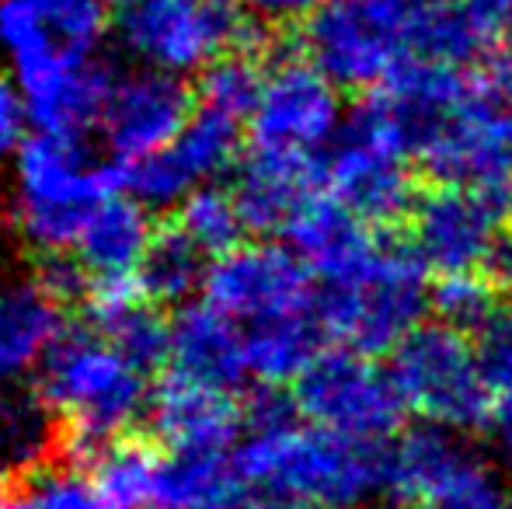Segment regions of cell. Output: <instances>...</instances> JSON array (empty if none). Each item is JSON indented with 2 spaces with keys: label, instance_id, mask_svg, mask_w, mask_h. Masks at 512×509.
Returning a JSON list of instances; mask_svg holds the SVG:
<instances>
[{
  "label": "cell",
  "instance_id": "obj_16",
  "mask_svg": "<svg viewBox=\"0 0 512 509\" xmlns=\"http://www.w3.org/2000/svg\"><path fill=\"white\" fill-rule=\"evenodd\" d=\"M147 422L154 440L171 454H230L241 433H248L244 401L230 387L192 381L175 370L154 384Z\"/></svg>",
  "mask_w": 512,
  "mask_h": 509
},
{
  "label": "cell",
  "instance_id": "obj_26",
  "mask_svg": "<svg viewBox=\"0 0 512 509\" xmlns=\"http://www.w3.org/2000/svg\"><path fill=\"white\" fill-rule=\"evenodd\" d=\"M209 255L178 224L157 231L154 245L140 265L143 290L150 304L157 307H182L192 293H203Z\"/></svg>",
  "mask_w": 512,
  "mask_h": 509
},
{
  "label": "cell",
  "instance_id": "obj_31",
  "mask_svg": "<svg viewBox=\"0 0 512 509\" xmlns=\"http://www.w3.org/2000/svg\"><path fill=\"white\" fill-rule=\"evenodd\" d=\"M102 332L147 374L171 363V321L150 300L129 311L126 318H119L115 325L102 328Z\"/></svg>",
  "mask_w": 512,
  "mask_h": 509
},
{
  "label": "cell",
  "instance_id": "obj_7",
  "mask_svg": "<svg viewBox=\"0 0 512 509\" xmlns=\"http://www.w3.org/2000/svg\"><path fill=\"white\" fill-rule=\"evenodd\" d=\"M391 374L405 405L425 422L467 433L492 419L495 381L471 335L450 321L411 328L391 349Z\"/></svg>",
  "mask_w": 512,
  "mask_h": 509
},
{
  "label": "cell",
  "instance_id": "obj_13",
  "mask_svg": "<svg viewBox=\"0 0 512 509\" xmlns=\"http://www.w3.org/2000/svg\"><path fill=\"white\" fill-rule=\"evenodd\" d=\"M509 196L471 185L439 182L418 196L411 210V248L436 276L488 269L495 245L502 238V213Z\"/></svg>",
  "mask_w": 512,
  "mask_h": 509
},
{
  "label": "cell",
  "instance_id": "obj_8",
  "mask_svg": "<svg viewBox=\"0 0 512 509\" xmlns=\"http://www.w3.org/2000/svg\"><path fill=\"white\" fill-rule=\"evenodd\" d=\"M300 46L338 88H380L411 60V0H324Z\"/></svg>",
  "mask_w": 512,
  "mask_h": 509
},
{
  "label": "cell",
  "instance_id": "obj_39",
  "mask_svg": "<svg viewBox=\"0 0 512 509\" xmlns=\"http://www.w3.org/2000/svg\"><path fill=\"white\" fill-rule=\"evenodd\" d=\"M241 4L265 25H297V21L304 25L324 0H241Z\"/></svg>",
  "mask_w": 512,
  "mask_h": 509
},
{
  "label": "cell",
  "instance_id": "obj_10",
  "mask_svg": "<svg viewBox=\"0 0 512 509\" xmlns=\"http://www.w3.org/2000/svg\"><path fill=\"white\" fill-rule=\"evenodd\" d=\"M7 63L18 88L25 91L35 129L88 136L91 129L102 126L119 74L105 60H98L95 49L67 46L60 35H53L49 42Z\"/></svg>",
  "mask_w": 512,
  "mask_h": 509
},
{
  "label": "cell",
  "instance_id": "obj_47",
  "mask_svg": "<svg viewBox=\"0 0 512 509\" xmlns=\"http://www.w3.org/2000/svg\"><path fill=\"white\" fill-rule=\"evenodd\" d=\"M509 509H512V506H509Z\"/></svg>",
  "mask_w": 512,
  "mask_h": 509
},
{
  "label": "cell",
  "instance_id": "obj_4",
  "mask_svg": "<svg viewBox=\"0 0 512 509\" xmlns=\"http://www.w3.org/2000/svg\"><path fill=\"white\" fill-rule=\"evenodd\" d=\"M234 464L251 485L300 499L310 509H356L384 489V447L314 422L251 429L234 450Z\"/></svg>",
  "mask_w": 512,
  "mask_h": 509
},
{
  "label": "cell",
  "instance_id": "obj_18",
  "mask_svg": "<svg viewBox=\"0 0 512 509\" xmlns=\"http://www.w3.org/2000/svg\"><path fill=\"white\" fill-rule=\"evenodd\" d=\"M328 185V164L321 154H297L251 143L234 168V199L248 231H286L290 220Z\"/></svg>",
  "mask_w": 512,
  "mask_h": 509
},
{
  "label": "cell",
  "instance_id": "obj_40",
  "mask_svg": "<svg viewBox=\"0 0 512 509\" xmlns=\"http://www.w3.org/2000/svg\"><path fill=\"white\" fill-rule=\"evenodd\" d=\"M457 11H464L471 21H478L495 42L509 32L512 21V0H450Z\"/></svg>",
  "mask_w": 512,
  "mask_h": 509
},
{
  "label": "cell",
  "instance_id": "obj_46",
  "mask_svg": "<svg viewBox=\"0 0 512 509\" xmlns=\"http://www.w3.org/2000/svg\"><path fill=\"white\" fill-rule=\"evenodd\" d=\"M112 4H129V0H112Z\"/></svg>",
  "mask_w": 512,
  "mask_h": 509
},
{
  "label": "cell",
  "instance_id": "obj_23",
  "mask_svg": "<svg viewBox=\"0 0 512 509\" xmlns=\"http://www.w3.org/2000/svg\"><path fill=\"white\" fill-rule=\"evenodd\" d=\"M321 321L317 311L290 314V318L258 321L244 325V353H248V374L258 384H293L321 353Z\"/></svg>",
  "mask_w": 512,
  "mask_h": 509
},
{
  "label": "cell",
  "instance_id": "obj_28",
  "mask_svg": "<svg viewBox=\"0 0 512 509\" xmlns=\"http://www.w3.org/2000/svg\"><path fill=\"white\" fill-rule=\"evenodd\" d=\"M175 224L182 227L209 258L241 245L244 231H248V224H244V217H241V206H237V199H234V189H220L216 182L199 185L192 196H185L182 203H178Z\"/></svg>",
  "mask_w": 512,
  "mask_h": 509
},
{
  "label": "cell",
  "instance_id": "obj_6",
  "mask_svg": "<svg viewBox=\"0 0 512 509\" xmlns=\"http://www.w3.org/2000/svg\"><path fill=\"white\" fill-rule=\"evenodd\" d=\"M112 35L136 67L199 77L227 53H258L265 21L241 0H129L112 18Z\"/></svg>",
  "mask_w": 512,
  "mask_h": 509
},
{
  "label": "cell",
  "instance_id": "obj_38",
  "mask_svg": "<svg viewBox=\"0 0 512 509\" xmlns=\"http://www.w3.org/2000/svg\"><path fill=\"white\" fill-rule=\"evenodd\" d=\"M32 112H28L25 91L18 88L14 77L0 74V157L18 154V147L32 133Z\"/></svg>",
  "mask_w": 512,
  "mask_h": 509
},
{
  "label": "cell",
  "instance_id": "obj_2",
  "mask_svg": "<svg viewBox=\"0 0 512 509\" xmlns=\"http://www.w3.org/2000/svg\"><path fill=\"white\" fill-rule=\"evenodd\" d=\"M14 220L39 255H74L91 206L126 192V161L98 157L88 136L32 129L14 154Z\"/></svg>",
  "mask_w": 512,
  "mask_h": 509
},
{
  "label": "cell",
  "instance_id": "obj_25",
  "mask_svg": "<svg viewBox=\"0 0 512 509\" xmlns=\"http://www.w3.org/2000/svg\"><path fill=\"white\" fill-rule=\"evenodd\" d=\"M56 412L39 391L0 384V464L7 471H39L60 443Z\"/></svg>",
  "mask_w": 512,
  "mask_h": 509
},
{
  "label": "cell",
  "instance_id": "obj_42",
  "mask_svg": "<svg viewBox=\"0 0 512 509\" xmlns=\"http://www.w3.org/2000/svg\"><path fill=\"white\" fill-rule=\"evenodd\" d=\"M7 496H11V471L0 464V506L7 503Z\"/></svg>",
  "mask_w": 512,
  "mask_h": 509
},
{
  "label": "cell",
  "instance_id": "obj_44",
  "mask_svg": "<svg viewBox=\"0 0 512 509\" xmlns=\"http://www.w3.org/2000/svg\"><path fill=\"white\" fill-rule=\"evenodd\" d=\"M356 509H384V506H366V503H363V506H356Z\"/></svg>",
  "mask_w": 512,
  "mask_h": 509
},
{
  "label": "cell",
  "instance_id": "obj_22",
  "mask_svg": "<svg viewBox=\"0 0 512 509\" xmlns=\"http://www.w3.org/2000/svg\"><path fill=\"white\" fill-rule=\"evenodd\" d=\"M286 241L317 276V283L345 272L352 262L366 255V248L377 241L373 227L359 220L342 199L331 192H317L314 199L290 220Z\"/></svg>",
  "mask_w": 512,
  "mask_h": 509
},
{
  "label": "cell",
  "instance_id": "obj_3",
  "mask_svg": "<svg viewBox=\"0 0 512 509\" xmlns=\"http://www.w3.org/2000/svg\"><path fill=\"white\" fill-rule=\"evenodd\" d=\"M415 161L436 182L509 196L512 185V56L481 60L453 77Z\"/></svg>",
  "mask_w": 512,
  "mask_h": 509
},
{
  "label": "cell",
  "instance_id": "obj_37",
  "mask_svg": "<svg viewBox=\"0 0 512 509\" xmlns=\"http://www.w3.org/2000/svg\"><path fill=\"white\" fill-rule=\"evenodd\" d=\"M88 279L91 272L84 269L77 255H39V276H35V283L46 293H53L60 304L84 300Z\"/></svg>",
  "mask_w": 512,
  "mask_h": 509
},
{
  "label": "cell",
  "instance_id": "obj_32",
  "mask_svg": "<svg viewBox=\"0 0 512 509\" xmlns=\"http://www.w3.org/2000/svg\"><path fill=\"white\" fill-rule=\"evenodd\" d=\"M467 335L495 384L512 374V297L495 293L485 311L474 318V325L467 328Z\"/></svg>",
  "mask_w": 512,
  "mask_h": 509
},
{
  "label": "cell",
  "instance_id": "obj_1",
  "mask_svg": "<svg viewBox=\"0 0 512 509\" xmlns=\"http://www.w3.org/2000/svg\"><path fill=\"white\" fill-rule=\"evenodd\" d=\"M39 387L63 426L70 461L84 464L105 443L133 436L150 415L154 384L112 339L88 325H67L42 360Z\"/></svg>",
  "mask_w": 512,
  "mask_h": 509
},
{
  "label": "cell",
  "instance_id": "obj_29",
  "mask_svg": "<svg viewBox=\"0 0 512 509\" xmlns=\"http://www.w3.org/2000/svg\"><path fill=\"white\" fill-rule=\"evenodd\" d=\"M255 56L258 53H227L216 63H209L203 74H199V88H196L199 105L227 112V116H237L248 123L258 105V95H262L265 70H269Z\"/></svg>",
  "mask_w": 512,
  "mask_h": 509
},
{
  "label": "cell",
  "instance_id": "obj_33",
  "mask_svg": "<svg viewBox=\"0 0 512 509\" xmlns=\"http://www.w3.org/2000/svg\"><path fill=\"white\" fill-rule=\"evenodd\" d=\"M39 4L46 11L49 25H53V32L67 46L95 49L112 28V14H108L112 0H39Z\"/></svg>",
  "mask_w": 512,
  "mask_h": 509
},
{
  "label": "cell",
  "instance_id": "obj_21",
  "mask_svg": "<svg viewBox=\"0 0 512 509\" xmlns=\"http://www.w3.org/2000/svg\"><path fill=\"white\" fill-rule=\"evenodd\" d=\"M67 328L63 304L39 283L0 290V384L39 374L42 360Z\"/></svg>",
  "mask_w": 512,
  "mask_h": 509
},
{
  "label": "cell",
  "instance_id": "obj_36",
  "mask_svg": "<svg viewBox=\"0 0 512 509\" xmlns=\"http://www.w3.org/2000/svg\"><path fill=\"white\" fill-rule=\"evenodd\" d=\"M53 35L56 32L39 0H0V53L7 60H18Z\"/></svg>",
  "mask_w": 512,
  "mask_h": 509
},
{
  "label": "cell",
  "instance_id": "obj_45",
  "mask_svg": "<svg viewBox=\"0 0 512 509\" xmlns=\"http://www.w3.org/2000/svg\"><path fill=\"white\" fill-rule=\"evenodd\" d=\"M509 210H512V185H509Z\"/></svg>",
  "mask_w": 512,
  "mask_h": 509
},
{
  "label": "cell",
  "instance_id": "obj_5",
  "mask_svg": "<svg viewBox=\"0 0 512 509\" xmlns=\"http://www.w3.org/2000/svg\"><path fill=\"white\" fill-rule=\"evenodd\" d=\"M432 304L425 262L415 248L373 241L359 262L317 283V321L338 346L391 353Z\"/></svg>",
  "mask_w": 512,
  "mask_h": 509
},
{
  "label": "cell",
  "instance_id": "obj_15",
  "mask_svg": "<svg viewBox=\"0 0 512 509\" xmlns=\"http://www.w3.org/2000/svg\"><path fill=\"white\" fill-rule=\"evenodd\" d=\"M199 98L185 77L164 74L154 67H136L119 74L112 98L105 105L102 133L105 150L119 161L133 164L157 150L171 147L189 119L196 116Z\"/></svg>",
  "mask_w": 512,
  "mask_h": 509
},
{
  "label": "cell",
  "instance_id": "obj_12",
  "mask_svg": "<svg viewBox=\"0 0 512 509\" xmlns=\"http://www.w3.org/2000/svg\"><path fill=\"white\" fill-rule=\"evenodd\" d=\"M328 192L370 227H387L415 210L408 154L359 109L345 116L328 154Z\"/></svg>",
  "mask_w": 512,
  "mask_h": 509
},
{
  "label": "cell",
  "instance_id": "obj_35",
  "mask_svg": "<svg viewBox=\"0 0 512 509\" xmlns=\"http://www.w3.org/2000/svg\"><path fill=\"white\" fill-rule=\"evenodd\" d=\"M495 290L478 276V272H453V276H439L432 286V304H436L439 318L450 321L457 328H471L474 318L488 307Z\"/></svg>",
  "mask_w": 512,
  "mask_h": 509
},
{
  "label": "cell",
  "instance_id": "obj_14",
  "mask_svg": "<svg viewBox=\"0 0 512 509\" xmlns=\"http://www.w3.org/2000/svg\"><path fill=\"white\" fill-rule=\"evenodd\" d=\"M345 116L338 84L307 56H279L265 70L258 105L248 119L251 143L297 154H321L338 136Z\"/></svg>",
  "mask_w": 512,
  "mask_h": 509
},
{
  "label": "cell",
  "instance_id": "obj_20",
  "mask_svg": "<svg viewBox=\"0 0 512 509\" xmlns=\"http://www.w3.org/2000/svg\"><path fill=\"white\" fill-rule=\"evenodd\" d=\"M157 231L161 227L154 224V210L147 203H140L133 192H112L91 206L74 255L91 276L140 272Z\"/></svg>",
  "mask_w": 512,
  "mask_h": 509
},
{
  "label": "cell",
  "instance_id": "obj_43",
  "mask_svg": "<svg viewBox=\"0 0 512 509\" xmlns=\"http://www.w3.org/2000/svg\"><path fill=\"white\" fill-rule=\"evenodd\" d=\"M506 39H509V56H512V21H509V32H506Z\"/></svg>",
  "mask_w": 512,
  "mask_h": 509
},
{
  "label": "cell",
  "instance_id": "obj_41",
  "mask_svg": "<svg viewBox=\"0 0 512 509\" xmlns=\"http://www.w3.org/2000/svg\"><path fill=\"white\" fill-rule=\"evenodd\" d=\"M488 429L495 436V450L512 464V374L495 384V405H492Z\"/></svg>",
  "mask_w": 512,
  "mask_h": 509
},
{
  "label": "cell",
  "instance_id": "obj_9",
  "mask_svg": "<svg viewBox=\"0 0 512 509\" xmlns=\"http://www.w3.org/2000/svg\"><path fill=\"white\" fill-rule=\"evenodd\" d=\"M293 398L300 419L359 443L391 440L408 412L391 367H377L373 356L345 346L317 353L293 381Z\"/></svg>",
  "mask_w": 512,
  "mask_h": 509
},
{
  "label": "cell",
  "instance_id": "obj_17",
  "mask_svg": "<svg viewBox=\"0 0 512 509\" xmlns=\"http://www.w3.org/2000/svg\"><path fill=\"white\" fill-rule=\"evenodd\" d=\"M481 471L488 468L453 436V429L436 422L415 426L398 440L384 443V489L398 503L418 509L446 503Z\"/></svg>",
  "mask_w": 512,
  "mask_h": 509
},
{
  "label": "cell",
  "instance_id": "obj_19",
  "mask_svg": "<svg viewBox=\"0 0 512 509\" xmlns=\"http://www.w3.org/2000/svg\"><path fill=\"white\" fill-rule=\"evenodd\" d=\"M175 374L192 381H206L216 387H230L248 374V353H244V325L220 311L209 300H189L171 318V363Z\"/></svg>",
  "mask_w": 512,
  "mask_h": 509
},
{
  "label": "cell",
  "instance_id": "obj_27",
  "mask_svg": "<svg viewBox=\"0 0 512 509\" xmlns=\"http://www.w3.org/2000/svg\"><path fill=\"white\" fill-rule=\"evenodd\" d=\"M241 126H244V119L199 105L196 116L189 119V126L171 143L175 157L185 164V171L196 178V185L216 182V178L227 175L230 168H237V161L244 157Z\"/></svg>",
  "mask_w": 512,
  "mask_h": 509
},
{
  "label": "cell",
  "instance_id": "obj_30",
  "mask_svg": "<svg viewBox=\"0 0 512 509\" xmlns=\"http://www.w3.org/2000/svg\"><path fill=\"white\" fill-rule=\"evenodd\" d=\"M0 509H108L102 492L95 489L88 468H77L70 461L67 468H39L32 471L18 492L7 496Z\"/></svg>",
  "mask_w": 512,
  "mask_h": 509
},
{
  "label": "cell",
  "instance_id": "obj_11",
  "mask_svg": "<svg viewBox=\"0 0 512 509\" xmlns=\"http://www.w3.org/2000/svg\"><path fill=\"white\" fill-rule=\"evenodd\" d=\"M203 297L241 325L317 311V276L290 245L251 241L209 258Z\"/></svg>",
  "mask_w": 512,
  "mask_h": 509
},
{
  "label": "cell",
  "instance_id": "obj_34",
  "mask_svg": "<svg viewBox=\"0 0 512 509\" xmlns=\"http://www.w3.org/2000/svg\"><path fill=\"white\" fill-rule=\"evenodd\" d=\"M147 290H143L140 272H105V276H91L88 290H84V311L95 328H108L140 304H147Z\"/></svg>",
  "mask_w": 512,
  "mask_h": 509
},
{
  "label": "cell",
  "instance_id": "obj_24",
  "mask_svg": "<svg viewBox=\"0 0 512 509\" xmlns=\"http://www.w3.org/2000/svg\"><path fill=\"white\" fill-rule=\"evenodd\" d=\"M164 454L168 450L161 443L154 447V443L122 436L95 450L84 464L108 509H154Z\"/></svg>",
  "mask_w": 512,
  "mask_h": 509
}]
</instances>
